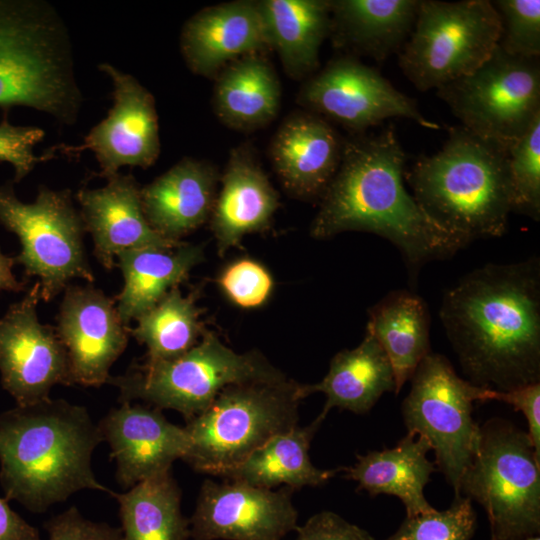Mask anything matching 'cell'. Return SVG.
<instances>
[{
    "instance_id": "cell-1",
    "label": "cell",
    "mask_w": 540,
    "mask_h": 540,
    "mask_svg": "<svg viewBox=\"0 0 540 540\" xmlns=\"http://www.w3.org/2000/svg\"><path fill=\"white\" fill-rule=\"evenodd\" d=\"M439 316L467 380L498 392L540 382V260L486 264L442 299Z\"/></svg>"
},
{
    "instance_id": "cell-3",
    "label": "cell",
    "mask_w": 540,
    "mask_h": 540,
    "mask_svg": "<svg viewBox=\"0 0 540 540\" xmlns=\"http://www.w3.org/2000/svg\"><path fill=\"white\" fill-rule=\"evenodd\" d=\"M103 441L84 406L47 399L0 414V484L7 500L34 513L81 490L111 494L92 469Z\"/></svg>"
},
{
    "instance_id": "cell-18",
    "label": "cell",
    "mask_w": 540,
    "mask_h": 540,
    "mask_svg": "<svg viewBox=\"0 0 540 540\" xmlns=\"http://www.w3.org/2000/svg\"><path fill=\"white\" fill-rule=\"evenodd\" d=\"M99 423L116 462V480L125 489L170 470L188 448L184 427L153 406L120 402Z\"/></svg>"
},
{
    "instance_id": "cell-4",
    "label": "cell",
    "mask_w": 540,
    "mask_h": 540,
    "mask_svg": "<svg viewBox=\"0 0 540 540\" xmlns=\"http://www.w3.org/2000/svg\"><path fill=\"white\" fill-rule=\"evenodd\" d=\"M404 180L435 222L470 242L507 232L512 213L508 146L450 127L442 148L405 168Z\"/></svg>"
},
{
    "instance_id": "cell-33",
    "label": "cell",
    "mask_w": 540,
    "mask_h": 540,
    "mask_svg": "<svg viewBox=\"0 0 540 540\" xmlns=\"http://www.w3.org/2000/svg\"><path fill=\"white\" fill-rule=\"evenodd\" d=\"M200 310L192 295L183 296L178 287L172 288L153 308L136 319L129 327L130 336L146 346L145 361L175 359L201 339L204 330Z\"/></svg>"
},
{
    "instance_id": "cell-26",
    "label": "cell",
    "mask_w": 540,
    "mask_h": 540,
    "mask_svg": "<svg viewBox=\"0 0 540 540\" xmlns=\"http://www.w3.org/2000/svg\"><path fill=\"white\" fill-rule=\"evenodd\" d=\"M321 392L326 402L320 413L326 417L332 408L355 414L369 412L386 392L396 394L391 364L369 329L353 349L338 352L331 360L325 377L315 384H301V395Z\"/></svg>"
},
{
    "instance_id": "cell-23",
    "label": "cell",
    "mask_w": 540,
    "mask_h": 540,
    "mask_svg": "<svg viewBox=\"0 0 540 540\" xmlns=\"http://www.w3.org/2000/svg\"><path fill=\"white\" fill-rule=\"evenodd\" d=\"M279 207L278 194L247 146L230 153L210 217L220 255L247 234L266 229Z\"/></svg>"
},
{
    "instance_id": "cell-43",
    "label": "cell",
    "mask_w": 540,
    "mask_h": 540,
    "mask_svg": "<svg viewBox=\"0 0 540 540\" xmlns=\"http://www.w3.org/2000/svg\"><path fill=\"white\" fill-rule=\"evenodd\" d=\"M14 257L7 256L0 249V291L21 292L25 282L18 281L12 272Z\"/></svg>"
},
{
    "instance_id": "cell-38",
    "label": "cell",
    "mask_w": 540,
    "mask_h": 540,
    "mask_svg": "<svg viewBox=\"0 0 540 540\" xmlns=\"http://www.w3.org/2000/svg\"><path fill=\"white\" fill-rule=\"evenodd\" d=\"M45 131L36 126H16L4 117L0 123V161L14 169V182L23 180L37 163L51 158L52 154L37 156L34 147L43 141Z\"/></svg>"
},
{
    "instance_id": "cell-24",
    "label": "cell",
    "mask_w": 540,
    "mask_h": 540,
    "mask_svg": "<svg viewBox=\"0 0 540 540\" xmlns=\"http://www.w3.org/2000/svg\"><path fill=\"white\" fill-rule=\"evenodd\" d=\"M420 0H331L329 36L336 48L379 63L408 40Z\"/></svg>"
},
{
    "instance_id": "cell-22",
    "label": "cell",
    "mask_w": 540,
    "mask_h": 540,
    "mask_svg": "<svg viewBox=\"0 0 540 540\" xmlns=\"http://www.w3.org/2000/svg\"><path fill=\"white\" fill-rule=\"evenodd\" d=\"M219 174L211 163L185 157L140 190L144 216L165 238L180 239L210 219Z\"/></svg>"
},
{
    "instance_id": "cell-17",
    "label": "cell",
    "mask_w": 540,
    "mask_h": 540,
    "mask_svg": "<svg viewBox=\"0 0 540 540\" xmlns=\"http://www.w3.org/2000/svg\"><path fill=\"white\" fill-rule=\"evenodd\" d=\"M68 360L70 385L100 387L129 339L114 298L93 286L68 285L55 327Z\"/></svg>"
},
{
    "instance_id": "cell-10",
    "label": "cell",
    "mask_w": 540,
    "mask_h": 540,
    "mask_svg": "<svg viewBox=\"0 0 540 540\" xmlns=\"http://www.w3.org/2000/svg\"><path fill=\"white\" fill-rule=\"evenodd\" d=\"M410 381V392L401 405L405 426L427 439L435 453L434 464L458 496L480 436L473 404L494 400L496 391L461 378L445 356L432 351Z\"/></svg>"
},
{
    "instance_id": "cell-29",
    "label": "cell",
    "mask_w": 540,
    "mask_h": 540,
    "mask_svg": "<svg viewBox=\"0 0 540 540\" xmlns=\"http://www.w3.org/2000/svg\"><path fill=\"white\" fill-rule=\"evenodd\" d=\"M280 106L279 78L262 53L243 56L219 72L213 108L228 127L237 130L261 128L276 118Z\"/></svg>"
},
{
    "instance_id": "cell-12",
    "label": "cell",
    "mask_w": 540,
    "mask_h": 540,
    "mask_svg": "<svg viewBox=\"0 0 540 540\" xmlns=\"http://www.w3.org/2000/svg\"><path fill=\"white\" fill-rule=\"evenodd\" d=\"M436 94L462 127L509 146L540 116L539 58L513 56L497 46L474 71Z\"/></svg>"
},
{
    "instance_id": "cell-9",
    "label": "cell",
    "mask_w": 540,
    "mask_h": 540,
    "mask_svg": "<svg viewBox=\"0 0 540 540\" xmlns=\"http://www.w3.org/2000/svg\"><path fill=\"white\" fill-rule=\"evenodd\" d=\"M499 37V16L489 0H420L399 67L419 91L438 89L479 67Z\"/></svg>"
},
{
    "instance_id": "cell-20",
    "label": "cell",
    "mask_w": 540,
    "mask_h": 540,
    "mask_svg": "<svg viewBox=\"0 0 540 540\" xmlns=\"http://www.w3.org/2000/svg\"><path fill=\"white\" fill-rule=\"evenodd\" d=\"M141 187L131 174H116L97 189L82 188L76 194L86 232L92 236L94 255L107 270L128 249L155 247L174 249L184 242L165 238L146 220Z\"/></svg>"
},
{
    "instance_id": "cell-21",
    "label": "cell",
    "mask_w": 540,
    "mask_h": 540,
    "mask_svg": "<svg viewBox=\"0 0 540 540\" xmlns=\"http://www.w3.org/2000/svg\"><path fill=\"white\" fill-rule=\"evenodd\" d=\"M343 140L323 117L297 112L287 117L270 146V157L281 183L303 199L321 198L342 156Z\"/></svg>"
},
{
    "instance_id": "cell-7",
    "label": "cell",
    "mask_w": 540,
    "mask_h": 540,
    "mask_svg": "<svg viewBox=\"0 0 540 540\" xmlns=\"http://www.w3.org/2000/svg\"><path fill=\"white\" fill-rule=\"evenodd\" d=\"M287 376L260 353H237L205 331L183 355L167 361L132 364L108 383L119 390V402L140 399L159 409H172L186 421L204 412L227 386L275 382Z\"/></svg>"
},
{
    "instance_id": "cell-31",
    "label": "cell",
    "mask_w": 540,
    "mask_h": 540,
    "mask_svg": "<svg viewBox=\"0 0 540 540\" xmlns=\"http://www.w3.org/2000/svg\"><path fill=\"white\" fill-rule=\"evenodd\" d=\"M368 313L366 328L391 364L398 394L431 352L428 306L416 293L400 289L389 292Z\"/></svg>"
},
{
    "instance_id": "cell-44",
    "label": "cell",
    "mask_w": 540,
    "mask_h": 540,
    "mask_svg": "<svg viewBox=\"0 0 540 540\" xmlns=\"http://www.w3.org/2000/svg\"><path fill=\"white\" fill-rule=\"evenodd\" d=\"M523 540H540V537H539V535H535V536L527 537V538H525Z\"/></svg>"
},
{
    "instance_id": "cell-39",
    "label": "cell",
    "mask_w": 540,
    "mask_h": 540,
    "mask_svg": "<svg viewBox=\"0 0 540 540\" xmlns=\"http://www.w3.org/2000/svg\"><path fill=\"white\" fill-rule=\"evenodd\" d=\"M49 540H121V528L84 518L71 506L45 523Z\"/></svg>"
},
{
    "instance_id": "cell-35",
    "label": "cell",
    "mask_w": 540,
    "mask_h": 540,
    "mask_svg": "<svg viewBox=\"0 0 540 540\" xmlns=\"http://www.w3.org/2000/svg\"><path fill=\"white\" fill-rule=\"evenodd\" d=\"M476 530L472 501L455 496L449 508L407 517L384 540H471Z\"/></svg>"
},
{
    "instance_id": "cell-19",
    "label": "cell",
    "mask_w": 540,
    "mask_h": 540,
    "mask_svg": "<svg viewBox=\"0 0 540 540\" xmlns=\"http://www.w3.org/2000/svg\"><path fill=\"white\" fill-rule=\"evenodd\" d=\"M271 49L258 1L205 7L184 24L180 50L191 72L211 77L231 62Z\"/></svg>"
},
{
    "instance_id": "cell-5",
    "label": "cell",
    "mask_w": 540,
    "mask_h": 540,
    "mask_svg": "<svg viewBox=\"0 0 540 540\" xmlns=\"http://www.w3.org/2000/svg\"><path fill=\"white\" fill-rule=\"evenodd\" d=\"M84 102L69 29L46 0H0V108L76 124Z\"/></svg>"
},
{
    "instance_id": "cell-30",
    "label": "cell",
    "mask_w": 540,
    "mask_h": 540,
    "mask_svg": "<svg viewBox=\"0 0 540 540\" xmlns=\"http://www.w3.org/2000/svg\"><path fill=\"white\" fill-rule=\"evenodd\" d=\"M271 49L284 71L300 80L319 66L320 47L330 33L331 0L258 1Z\"/></svg>"
},
{
    "instance_id": "cell-27",
    "label": "cell",
    "mask_w": 540,
    "mask_h": 540,
    "mask_svg": "<svg viewBox=\"0 0 540 540\" xmlns=\"http://www.w3.org/2000/svg\"><path fill=\"white\" fill-rule=\"evenodd\" d=\"M117 258L124 284L114 299L122 322L129 326L185 281L204 255L202 246L184 242L174 249H128Z\"/></svg>"
},
{
    "instance_id": "cell-37",
    "label": "cell",
    "mask_w": 540,
    "mask_h": 540,
    "mask_svg": "<svg viewBox=\"0 0 540 540\" xmlns=\"http://www.w3.org/2000/svg\"><path fill=\"white\" fill-rule=\"evenodd\" d=\"M223 294L242 309H255L270 298L274 280L269 270L260 262L241 258L228 264L217 278Z\"/></svg>"
},
{
    "instance_id": "cell-2",
    "label": "cell",
    "mask_w": 540,
    "mask_h": 540,
    "mask_svg": "<svg viewBox=\"0 0 540 540\" xmlns=\"http://www.w3.org/2000/svg\"><path fill=\"white\" fill-rule=\"evenodd\" d=\"M407 155L393 125L343 140L336 174L320 198L310 234H376L400 251L416 276L426 263L452 257L470 241L435 222L405 187Z\"/></svg>"
},
{
    "instance_id": "cell-41",
    "label": "cell",
    "mask_w": 540,
    "mask_h": 540,
    "mask_svg": "<svg viewBox=\"0 0 540 540\" xmlns=\"http://www.w3.org/2000/svg\"><path fill=\"white\" fill-rule=\"evenodd\" d=\"M511 405L514 410L523 413L528 436L534 452L540 459V382L521 386L509 391H496L495 399Z\"/></svg>"
},
{
    "instance_id": "cell-15",
    "label": "cell",
    "mask_w": 540,
    "mask_h": 540,
    "mask_svg": "<svg viewBox=\"0 0 540 540\" xmlns=\"http://www.w3.org/2000/svg\"><path fill=\"white\" fill-rule=\"evenodd\" d=\"M113 86V105L107 116L84 137L83 144L66 152L90 150L106 179L124 166L147 169L160 155L159 123L155 98L133 75L110 63L98 65Z\"/></svg>"
},
{
    "instance_id": "cell-6",
    "label": "cell",
    "mask_w": 540,
    "mask_h": 540,
    "mask_svg": "<svg viewBox=\"0 0 540 540\" xmlns=\"http://www.w3.org/2000/svg\"><path fill=\"white\" fill-rule=\"evenodd\" d=\"M302 399L301 384L289 378L225 387L204 412L186 421L182 460L220 477L271 437L297 426Z\"/></svg>"
},
{
    "instance_id": "cell-42",
    "label": "cell",
    "mask_w": 540,
    "mask_h": 540,
    "mask_svg": "<svg viewBox=\"0 0 540 540\" xmlns=\"http://www.w3.org/2000/svg\"><path fill=\"white\" fill-rule=\"evenodd\" d=\"M0 540H41L37 528L27 523L0 497Z\"/></svg>"
},
{
    "instance_id": "cell-28",
    "label": "cell",
    "mask_w": 540,
    "mask_h": 540,
    "mask_svg": "<svg viewBox=\"0 0 540 540\" xmlns=\"http://www.w3.org/2000/svg\"><path fill=\"white\" fill-rule=\"evenodd\" d=\"M326 417L319 414L307 426H295L271 437L235 467L223 473L231 481L272 489L321 486L341 470L319 469L309 457L310 443Z\"/></svg>"
},
{
    "instance_id": "cell-32",
    "label": "cell",
    "mask_w": 540,
    "mask_h": 540,
    "mask_svg": "<svg viewBox=\"0 0 540 540\" xmlns=\"http://www.w3.org/2000/svg\"><path fill=\"white\" fill-rule=\"evenodd\" d=\"M119 504L121 540H188L190 522L181 512V491L167 470L123 493L110 494Z\"/></svg>"
},
{
    "instance_id": "cell-36",
    "label": "cell",
    "mask_w": 540,
    "mask_h": 540,
    "mask_svg": "<svg viewBox=\"0 0 540 540\" xmlns=\"http://www.w3.org/2000/svg\"><path fill=\"white\" fill-rule=\"evenodd\" d=\"M500 20L498 47L523 57L540 56V0L491 1Z\"/></svg>"
},
{
    "instance_id": "cell-8",
    "label": "cell",
    "mask_w": 540,
    "mask_h": 540,
    "mask_svg": "<svg viewBox=\"0 0 540 540\" xmlns=\"http://www.w3.org/2000/svg\"><path fill=\"white\" fill-rule=\"evenodd\" d=\"M458 496L480 504L491 540H523L540 533V459L527 432L492 418L480 426L475 454Z\"/></svg>"
},
{
    "instance_id": "cell-34",
    "label": "cell",
    "mask_w": 540,
    "mask_h": 540,
    "mask_svg": "<svg viewBox=\"0 0 540 540\" xmlns=\"http://www.w3.org/2000/svg\"><path fill=\"white\" fill-rule=\"evenodd\" d=\"M512 212L540 220V116L508 146Z\"/></svg>"
},
{
    "instance_id": "cell-16",
    "label": "cell",
    "mask_w": 540,
    "mask_h": 540,
    "mask_svg": "<svg viewBox=\"0 0 540 540\" xmlns=\"http://www.w3.org/2000/svg\"><path fill=\"white\" fill-rule=\"evenodd\" d=\"M293 489L254 487L238 481L203 482L190 522L193 540H281L296 530Z\"/></svg>"
},
{
    "instance_id": "cell-25",
    "label": "cell",
    "mask_w": 540,
    "mask_h": 540,
    "mask_svg": "<svg viewBox=\"0 0 540 540\" xmlns=\"http://www.w3.org/2000/svg\"><path fill=\"white\" fill-rule=\"evenodd\" d=\"M430 450L426 438L407 432L395 447L357 455L356 463L342 470L346 478L357 482L358 490L371 496H396L407 517L425 514L435 510L424 495L435 471V464L427 458Z\"/></svg>"
},
{
    "instance_id": "cell-11",
    "label": "cell",
    "mask_w": 540,
    "mask_h": 540,
    "mask_svg": "<svg viewBox=\"0 0 540 540\" xmlns=\"http://www.w3.org/2000/svg\"><path fill=\"white\" fill-rule=\"evenodd\" d=\"M0 223L18 237L15 264L25 276L39 278L42 300L56 297L74 278L94 281L83 243L86 231L69 189L42 185L35 200L24 203L12 184L0 185Z\"/></svg>"
},
{
    "instance_id": "cell-14",
    "label": "cell",
    "mask_w": 540,
    "mask_h": 540,
    "mask_svg": "<svg viewBox=\"0 0 540 540\" xmlns=\"http://www.w3.org/2000/svg\"><path fill=\"white\" fill-rule=\"evenodd\" d=\"M37 281L0 318V374L3 388L18 406L50 398L57 384L70 385L67 354L55 327L42 324Z\"/></svg>"
},
{
    "instance_id": "cell-40",
    "label": "cell",
    "mask_w": 540,
    "mask_h": 540,
    "mask_svg": "<svg viewBox=\"0 0 540 540\" xmlns=\"http://www.w3.org/2000/svg\"><path fill=\"white\" fill-rule=\"evenodd\" d=\"M296 532V540H375L366 530L331 511L316 513Z\"/></svg>"
},
{
    "instance_id": "cell-13",
    "label": "cell",
    "mask_w": 540,
    "mask_h": 540,
    "mask_svg": "<svg viewBox=\"0 0 540 540\" xmlns=\"http://www.w3.org/2000/svg\"><path fill=\"white\" fill-rule=\"evenodd\" d=\"M298 102L309 112L338 122L352 135L364 134L393 117L440 129L420 112L414 99L397 90L378 70L351 55L331 60L310 77L299 92Z\"/></svg>"
}]
</instances>
